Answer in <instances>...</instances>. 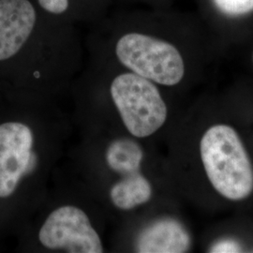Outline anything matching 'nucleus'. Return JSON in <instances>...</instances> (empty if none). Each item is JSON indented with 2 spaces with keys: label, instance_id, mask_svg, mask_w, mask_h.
Segmentation results:
<instances>
[{
  "label": "nucleus",
  "instance_id": "f257e3e1",
  "mask_svg": "<svg viewBox=\"0 0 253 253\" xmlns=\"http://www.w3.org/2000/svg\"><path fill=\"white\" fill-rule=\"evenodd\" d=\"M83 45L78 26L43 12L33 0H0V74L40 100L77 80Z\"/></svg>",
  "mask_w": 253,
  "mask_h": 253
},
{
  "label": "nucleus",
  "instance_id": "f03ea898",
  "mask_svg": "<svg viewBox=\"0 0 253 253\" xmlns=\"http://www.w3.org/2000/svg\"><path fill=\"white\" fill-rule=\"evenodd\" d=\"M89 67L77 85L92 98L111 105L117 122L135 139L147 138L163 127L168 108L159 85L144 77L90 54Z\"/></svg>",
  "mask_w": 253,
  "mask_h": 253
},
{
  "label": "nucleus",
  "instance_id": "7ed1b4c3",
  "mask_svg": "<svg viewBox=\"0 0 253 253\" xmlns=\"http://www.w3.org/2000/svg\"><path fill=\"white\" fill-rule=\"evenodd\" d=\"M54 121L45 116L40 126L23 121L0 124V199L11 197L27 178L45 181L64 137Z\"/></svg>",
  "mask_w": 253,
  "mask_h": 253
},
{
  "label": "nucleus",
  "instance_id": "20e7f679",
  "mask_svg": "<svg viewBox=\"0 0 253 253\" xmlns=\"http://www.w3.org/2000/svg\"><path fill=\"white\" fill-rule=\"evenodd\" d=\"M200 152L208 179L227 199L239 201L253 191V168L244 145L232 126L215 125L203 136Z\"/></svg>",
  "mask_w": 253,
  "mask_h": 253
},
{
  "label": "nucleus",
  "instance_id": "39448f33",
  "mask_svg": "<svg viewBox=\"0 0 253 253\" xmlns=\"http://www.w3.org/2000/svg\"><path fill=\"white\" fill-rule=\"evenodd\" d=\"M38 243L48 252L105 253L100 222L86 205L65 201L49 209L38 229Z\"/></svg>",
  "mask_w": 253,
  "mask_h": 253
},
{
  "label": "nucleus",
  "instance_id": "423d86ee",
  "mask_svg": "<svg viewBox=\"0 0 253 253\" xmlns=\"http://www.w3.org/2000/svg\"><path fill=\"white\" fill-rule=\"evenodd\" d=\"M191 238L186 227L176 218L160 217L150 221L136 235L133 250L139 253H187Z\"/></svg>",
  "mask_w": 253,
  "mask_h": 253
},
{
  "label": "nucleus",
  "instance_id": "0eeeda50",
  "mask_svg": "<svg viewBox=\"0 0 253 253\" xmlns=\"http://www.w3.org/2000/svg\"><path fill=\"white\" fill-rule=\"evenodd\" d=\"M47 14L75 26L91 27L100 24L110 13L114 0H33Z\"/></svg>",
  "mask_w": 253,
  "mask_h": 253
},
{
  "label": "nucleus",
  "instance_id": "6e6552de",
  "mask_svg": "<svg viewBox=\"0 0 253 253\" xmlns=\"http://www.w3.org/2000/svg\"><path fill=\"white\" fill-rule=\"evenodd\" d=\"M153 195L151 182L143 172L101 187V196L115 212H129L147 204Z\"/></svg>",
  "mask_w": 253,
  "mask_h": 253
},
{
  "label": "nucleus",
  "instance_id": "1a4fd4ad",
  "mask_svg": "<svg viewBox=\"0 0 253 253\" xmlns=\"http://www.w3.org/2000/svg\"><path fill=\"white\" fill-rule=\"evenodd\" d=\"M219 13L229 18H240L253 12V0H212Z\"/></svg>",
  "mask_w": 253,
  "mask_h": 253
},
{
  "label": "nucleus",
  "instance_id": "9d476101",
  "mask_svg": "<svg viewBox=\"0 0 253 253\" xmlns=\"http://www.w3.org/2000/svg\"><path fill=\"white\" fill-rule=\"evenodd\" d=\"M242 248L238 242L233 239H224L220 240L212 246L210 253H241Z\"/></svg>",
  "mask_w": 253,
  "mask_h": 253
},
{
  "label": "nucleus",
  "instance_id": "9b49d317",
  "mask_svg": "<svg viewBox=\"0 0 253 253\" xmlns=\"http://www.w3.org/2000/svg\"><path fill=\"white\" fill-rule=\"evenodd\" d=\"M116 1H121V2H131V1H134V0H114V2ZM140 1V0H139ZM146 1H151V2H161L163 0H146Z\"/></svg>",
  "mask_w": 253,
  "mask_h": 253
},
{
  "label": "nucleus",
  "instance_id": "f8f14e48",
  "mask_svg": "<svg viewBox=\"0 0 253 253\" xmlns=\"http://www.w3.org/2000/svg\"></svg>",
  "mask_w": 253,
  "mask_h": 253
}]
</instances>
